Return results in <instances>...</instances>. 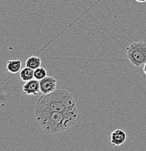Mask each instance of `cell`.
Listing matches in <instances>:
<instances>
[{
	"label": "cell",
	"mask_w": 146,
	"mask_h": 151,
	"mask_svg": "<svg viewBox=\"0 0 146 151\" xmlns=\"http://www.w3.org/2000/svg\"><path fill=\"white\" fill-rule=\"evenodd\" d=\"M75 111H78V108L73 95L65 89H56L39 97L34 108V114Z\"/></svg>",
	"instance_id": "cell-1"
},
{
	"label": "cell",
	"mask_w": 146,
	"mask_h": 151,
	"mask_svg": "<svg viewBox=\"0 0 146 151\" xmlns=\"http://www.w3.org/2000/svg\"><path fill=\"white\" fill-rule=\"evenodd\" d=\"M35 118L44 131L57 134L66 131L76 124L78 111L45 113L35 115Z\"/></svg>",
	"instance_id": "cell-2"
},
{
	"label": "cell",
	"mask_w": 146,
	"mask_h": 151,
	"mask_svg": "<svg viewBox=\"0 0 146 151\" xmlns=\"http://www.w3.org/2000/svg\"><path fill=\"white\" fill-rule=\"evenodd\" d=\"M127 57L133 65L140 67L146 63V42L137 41L127 48Z\"/></svg>",
	"instance_id": "cell-3"
},
{
	"label": "cell",
	"mask_w": 146,
	"mask_h": 151,
	"mask_svg": "<svg viewBox=\"0 0 146 151\" xmlns=\"http://www.w3.org/2000/svg\"><path fill=\"white\" fill-rule=\"evenodd\" d=\"M40 83L41 92L43 94H50L56 90L57 88V80L53 76H47L45 78L39 81Z\"/></svg>",
	"instance_id": "cell-4"
},
{
	"label": "cell",
	"mask_w": 146,
	"mask_h": 151,
	"mask_svg": "<svg viewBox=\"0 0 146 151\" xmlns=\"http://www.w3.org/2000/svg\"><path fill=\"white\" fill-rule=\"evenodd\" d=\"M127 139V134L122 129H117L111 133V143L114 146H121Z\"/></svg>",
	"instance_id": "cell-5"
},
{
	"label": "cell",
	"mask_w": 146,
	"mask_h": 151,
	"mask_svg": "<svg viewBox=\"0 0 146 151\" xmlns=\"http://www.w3.org/2000/svg\"><path fill=\"white\" fill-rule=\"evenodd\" d=\"M23 92L28 95H38L41 92L39 81L34 78L26 81V84L23 86Z\"/></svg>",
	"instance_id": "cell-6"
},
{
	"label": "cell",
	"mask_w": 146,
	"mask_h": 151,
	"mask_svg": "<svg viewBox=\"0 0 146 151\" xmlns=\"http://www.w3.org/2000/svg\"><path fill=\"white\" fill-rule=\"evenodd\" d=\"M22 61L20 60H11L7 63V70L10 73L15 74L22 70Z\"/></svg>",
	"instance_id": "cell-7"
},
{
	"label": "cell",
	"mask_w": 146,
	"mask_h": 151,
	"mask_svg": "<svg viewBox=\"0 0 146 151\" xmlns=\"http://www.w3.org/2000/svg\"><path fill=\"white\" fill-rule=\"evenodd\" d=\"M42 65V60L39 57L31 56L26 61V66L33 70H36Z\"/></svg>",
	"instance_id": "cell-8"
},
{
	"label": "cell",
	"mask_w": 146,
	"mask_h": 151,
	"mask_svg": "<svg viewBox=\"0 0 146 151\" xmlns=\"http://www.w3.org/2000/svg\"><path fill=\"white\" fill-rule=\"evenodd\" d=\"M20 77L23 81H29L34 78V70L30 68L25 67L20 70Z\"/></svg>",
	"instance_id": "cell-9"
},
{
	"label": "cell",
	"mask_w": 146,
	"mask_h": 151,
	"mask_svg": "<svg viewBox=\"0 0 146 151\" xmlns=\"http://www.w3.org/2000/svg\"><path fill=\"white\" fill-rule=\"evenodd\" d=\"M47 76V70L43 67H39L36 70H34V78L38 81H41L42 79Z\"/></svg>",
	"instance_id": "cell-10"
},
{
	"label": "cell",
	"mask_w": 146,
	"mask_h": 151,
	"mask_svg": "<svg viewBox=\"0 0 146 151\" xmlns=\"http://www.w3.org/2000/svg\"><path fill=\"white\" fill-rule=\"evenodd\" d=\"M143 72H144V73H145V76H146V63L143 65Z\"/></svg>",
	"instance_id": "cell-11"
},
{
	"label": "cell",
	"mask_w": 146,
	"mask_h": 151,
	"mask_svg": "<svg viewBox=\"0 0 146 151\" xmlns=\"http://www.w3.org/2000/svg\"><path fill=\"white\" fill-rule=\"evenodd\" d=\"M137 2H140V3H143V2H146V0H136Z\"/></svg>",
	"instance_id": "cell-12"
}]
</instances>
